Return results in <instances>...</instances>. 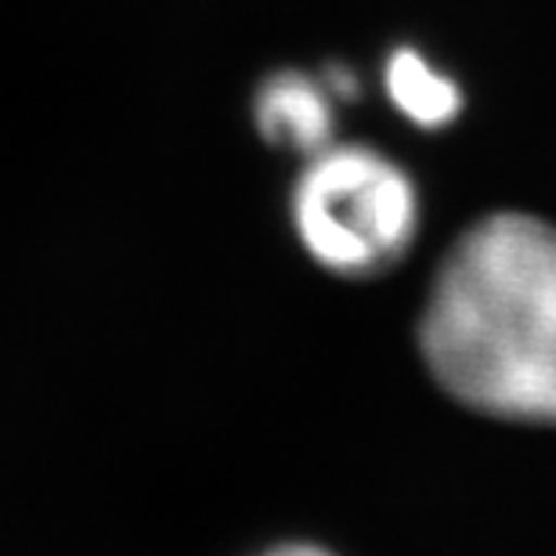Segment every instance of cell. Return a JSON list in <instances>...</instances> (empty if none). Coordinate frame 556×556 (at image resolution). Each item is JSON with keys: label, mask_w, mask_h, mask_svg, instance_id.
I'll use <instances>...</instances> for the list:
<instances>
[{"label": "cell", "mask_w": 556, "mask_h": 556, "mask_svg": "<svg viewBox=\"0 0 556 556\" xmlns=\"http://www.w3.org/2000/svg\"><path fill=\"white\" fill-rule=\"evenodd\" d=\"M264 556H332V553L318 549V546H278V549L264 553Z\"/></svg>", "instance_id": "obj_5"}, {"label": "cell", "mask_w": 556, "mask_h": 556, "mask_svg": "<svg viewBox=\"0 0 556 556\" xmlns=\"http://www.w3.org/2000/svg\"><path fill=\"white\" fill-rule=\"evenodd\" d=\"M387 91H391V102L402 109L413 124L427 130L452 124L463 109V94H459V87H455V80L433 70V65L413 48H402L391 54V62H387Z\"/></svg>", "instance_id": "obj_4"}, {"label": "cell", "mask_w": 556, "mask_h": 556, "mask_svg": "<svg viewBox=\"0 0 556 556\" xmlns=\"http://www.w3.org/2000/svg\"><path fill=\"white\" fill-rule=\"evenodd\" d=\"M293 225L321 268L348 278L387 275L413 250L416 185L394 160L365 144L311 155L293 188Z\"/></svg>", "instance_id": "obj_2"}, {"label": "cell", "mask_w": 556, "mask_h": 556, "mask_svg": "<svg viewBox=\"0 0 556 556\" xmlns=\"http://www.w3.org/2000/svg\"><path fill=\"white\" fill-rule=\"evenodd\" d=\"M419 343L455 402L556 427V228L531 214L477 220L433 278Z\"/></svg>", "instance_id": "obj_1"}, {"label": "cell", "mask_w": 556, "mask_h": 556, "mask_svg": "<svg viewBox=\"0 0 556 556\" xmlns=\"http://www.w3.org/2000/svg\"><path fill=\"white\" fill-rule=\"evenodd\" d=\"M332 91L307 73L286 70L261 84L253 116L257 130L278 149H293L300 155H318L332 144Z\"/></svg>", "instance_id": "obj_3"}]
</instances>
